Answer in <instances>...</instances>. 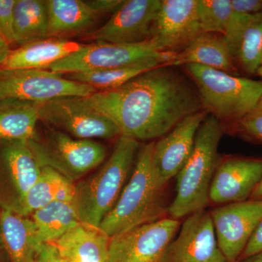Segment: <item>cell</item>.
Listing matches in <instances>:
<instances>
[{"label": "cell", "instance_id": "6da1fadb", "mask_svg": "<svg viewBox=\"0 0 262 262\" xmlns=\"http://www.w3.org/2000/svg\"><path fill=\"white\" fill-rule=\"evenodd\" d=\"M174 67H157L84 99L108 117L121 136L138 141L162 138L184 118L203 110L192 81Z\"/></svg>", "mask_w": 262, "mask_h": 262}, {"label": "cell", "instance_id": "7a4b0ae2", "mask_svg": "<svg viewBox=\"0 0 262 262\" xmlns=\"http://www.w3.org/2000/svg\"><path fill=\"white\" fill-rule=\"evenodd\" d=\"M223 133L222 122L212 115L202 122L190 157L177 175V194L167 208L170 218L179 220L204 210L220 164L218 148Z\"/></svg>", "mask_w": 262, "mask_h": 262}, {"label": "cell", "instance_id": "3957f363", "mask_svg": "<svg viewBox=\"0 0 262 262\" xmlns=\"http://www.w3.org/2000/svg\"><path fill=\"white\" fill-rule=\"evenodd\" d=\"M139 142L119 136L108 159L89 178L75 184V203L81 223L99 228L132 173Z\"/></svg>", "mask_w": 262, "mask_h": 262}, {"label": "cell", "instance_id": "277c9868", "mask_svg": "<svg viewBox=\"0 0 262 262\" xmlns=\"http://www.w3.org/2000/svg\"><path fill=\"white\" fill-rule=\"evenodd\" d=\"M155 141L141 148L126 185L113 209L103 219L100 230L110 238L137 226L164 218L161 192L155 182L152 155Z\"/></svg>", "mask_w": 262, "mask_h": 262}, {"label": "cell", "instance_id": "5b68a950", "mask_svg": "<svg viewBox=\"0 0 262 262\" xmlns=\"http://www.w3.org/2000/svg\"><path fill=\"white\" fill-rule=\"evenodd\" d=\"M195 85L203 110L231 124L251 113L262 96V81L237 77L194 63L184 66Z\"/></svg>", "mask_w": 262, "mask_h": 262}, {"label": "cell", "instance_id": "8992f818", "mask_svg": "<svg viewBox=\"0 0 262 262\" xmlns=\"http://www.w3.org/2000/svg\"><path fill=\"white\" fill-rule=\"evenodd\" d=\"M176 54L158 51L149 41L136 44L97 42L84 44L80 50L46 70L63 75L127 67L152 70L161 66L171 65Z\"/></svg>", "mask_w": 262, "mask_h": 262}, {"label": "cell", "instance_id": "52a82bcc", "mask_svg": "<svg viewBox=\"0 0 262 262\" xmlns=\"http://www.w3.org/2000/svg\"><path fill=\"white\" fill-rule=\"evenodd\" d=\"M29 148L41 167H48L75 183L102 165L106 146L94 140L75 139L52 128L36 133L28 141Z\"/></svg>", "mask_w": 262, "mask_h": 262}, {"label": "cell", "instance_id": "ba28073f", "mask_svg": "<svg viewBox=\"0 0 262 262\" xmlns=\"http://www.w3.org/2000/svg\"><path fill=\"white\" fill-rule=\"evenodd\" d=\"M96 89L48 70L0 69V98H13L43 104L67 97H88Z\"/></svg>", "mask_w": 262, "mask_h": 262}, {"label": "cell", "instance_id": "9c48e42d", "mask_svg": "<svg viewBox=\"0 0 262 262\" xmlns=\"http://www.w3.org/2000/svg\"><path fill=\"white\" fill-rule=\"evenodd\" d=\"M40 120L75 139H111L121 136L119 127L91 106L84 97H67L41 104Z\"/></svg>", "mask_w": 262, "mask_h": 262}, {"label": "cell", "instance_id": "30bf717a", "mask_svg": "<svg viewBox=\"0 0 262 262\" xmlns=\"http://www.w3.org/2000/svg\"><path fill=\"white\" fill-rule=\"evenodd\" d=\"M179 220L163 218L110 238V262H163L180 227Z\"/></svg>", "mask_w": 262, "mask_h": 262}, {"label": "cell", "instance_id": "8fae6325", "mask_svg": "<svg viewBox=\"0 0 262 262\" xmlns=\"http://www.w3.org/2000/svg\"><path fill=\"white\" fill-rule=\"evenodd\" d=\"M198 0H161L147 41L158 51L179 53L201 34Z\"/></svg>", "mask_w": 262, "mask_h": 262}, {"label": "cell", "instance_id": "7c38bea8", "mask_svg": "<svg viewBox=\"0 0 262 262\" xmlns=\"http://www.w3.org/2000/svg\"><path fill=\"white\" fill-rule=\"evenodd\" d=\"M210 214L222 253L227 261H237L262 220V201L229 203Z\"/></svg>", "mask_w": 262, "mask_h": 262}, {"label": "cell", "instance_id": "4fadbf2b", "mask_svg": "<svg viewBox=\"0 0 262 262\" xmlns=\"http://www.w3.org/2000/svg\"><path fill=\"white\" fill-rule=\"evenodd\" d=\"M161 0H126L102 27L86 39L115 44H136L149 39Z\"/></svg>", "mask_w": 262, "mask_h": 262}, {"label": "cell", "instance_id": "5bb4252c", "mask_svg": "<svg viewBox=\"0 0 262 262\" xmlns=\"http://www.w3.org/2000/svg\"><path fill=\"white\" fill-rule=\"evenodd\" d=\"M206 110L184 118L170 132L155 141L152 168L155 182L163 189L184 166L194 147L198 129L208 116Z\"/></svg>", "mask_w": 262, "mask_h": 262}, {"label": "cell", "instance_id": "9a60e30c", "mask_svg": "<svg viewBox=\"0 0 262 262\" xmlns=\"http://www.w3.org/2000/svg\"><path fill=\"white\" fill-rule=\"evenodd\" d=\"M163 262H228L219 246L210 213L202 210L188 215Z\"/></svg>", "mask_w": 262, "mask_h": 262}, {"label": "cell", "instance_id": "2e32d148", "mask_svg": "<svg viewBox=\"0 0 262 262\" xmlns=\"http://www.w3.org/2000/svg\"><path fill=\"white\" fill-rule=\"evenodd\" d=\"M42 171L28 141L0 142V206L18 201L37 182Z\"/></svg>", "mask_w": 262, "mask_h": 262}, {"label": "cell", "instance_id": "e0dca14e", "mask_svg": "<svg viewBox=\"0 0 262 262\" xmlns=\"http://www.w3.org/2000/svg\"><path fill=\"white\" fill-rule=\"evenodd\" d=\"M261 179L262 159L228 158L215 170L209 201L226 205L248 201Z\"/></svg>", "mask_w": 262, "mask_h": 262}, {"label": "cell", "instance_id": "ac0fdd59", "mask_svg": "<svg viewBox=\"0 0 262 262\" xmlns=\"http://www.w3.org/2000/svg\"><path fill=\"white\" fill-rule=\"evenodd\" d=\"M83 45L66 38L39 39L10 50L0 69L46 70L50 66L80 50Z\"/></svg>", "mask_w": 262, "mask_h": 262}, {"label": "cell", "instance_id": "d6986e66", "mask_svg": "<svg viewBox=\"0 0 262 262\" xmlns=\"http://www.w3.org/2000/svg\"><path fill=\"white\" fill-rule=\"evenodd\" d=\"M0 244L10 262H35L41 246L32 218L7 208L0 211Z\"/></svg>", "mask_w": 262, "mask_h": 262}, {"label": "cell", "instance_id": "ffe728a7", "mask_svg": "<svg viewBox=\"0 0 262 262\" xmlns=\"http://www.w3.org/2000/svg\"><path fill=\"white\" fill-rule=\"evenodd\" d=\"M189 63L205 66L230 75L237 74V63L223 35L201 33L182 51L177 53L170 67Z\"/></svg>", "mask_w": 262, "mask_h": 262}, {"label": "cell", "instance_id": "44dd1931", "mask_svg": "<svg viewBox=\"0 0 262 262\" xmlns=\"http://www.w3.org/2000/svg\"><path fill=\"white\" fill-rule=\"evenodd\" d=\"M75 184L48 167H42L37 182L18 201L7 208L23 216L56 201H75Z\"/></svg>", "mask_w": 262, "mask_h": 262}, {"label": "cell", "instance_id": "7402d4cb", "mask_svg": "<svg viewBox=\"0 0 262 262\" xmlns=\"http://www.w3.org/2000/svg\"><path fill=\"white\" fill-rule=\"evenodd\" d=\"M110 241L99 229L81 224L54 244L67 262H110Z\"/></svg>", "mask_w": 262, "mask_h": 262}, {"label": "cell", "instance_id": "603a6c76", "mask_svg": "<svg viewBox=\"0 0 262 262\" xmlns=\"http://www.w3.org/2000/svg\"><path fill=\"white\" fill-rule=\"evenodd\" d=\"M49 37L66 38L89 31L101 15L82 0H46Z\"/></svg>", "mask_w": 262, "mask_h": 262}, {"label": "cell", "instance_id": "cb8c5ba5", "mask_svg": "<svg viewBox=\"0 0 262 262\" xmlns=\"http://www.w3.org/2000/svg\"><path fill=\"white\" fill-rule=\"evenodd\" d=\"M40 106L18 98H0V142L32 139L40 120Z\"/></svg>", "mask_w": 262, "mask_h": 262}, {"label": "cell", "instance_id": "d4e9b609", "mask_svg": "<svg viewBox=\"0 0 262 262\" xmlns=\"http://www.w3.org/2000/svg\"><path fill=\"white\" fill-rule=\"evenodd\" d=\"M32 220L40 245L56 243L81 225L75 201H56L34 211Z\"/></svg>", "mask_w": 262, "mask_h": 262}, {"label": "cell", "instance_id": "484cf974", "mask_svg": "<svg viewBox=\"0 0 262 262\" xmlns=\"http://www.w3.org/2000/svg\"><path fill=\"white\" fill-rule=\"evenodd\" d=\"M49 18L46 0H16L13 32L18 46L49 37Z\"/></svg>", "mask_w": 262, "mask_h": 262}, {"label": "cell", "instance_id": "4316f807", "mask_svg": "<svg viewBox=\"0 0 262 262\" xmlns=\"http://www.w3.org/2000/svg\"><path fill=\"white\" fill-rule=\"evenodd\" d=\"M262 55V12L250 15L233 56L236 63L248 74H255L261 66Z\"/></svg>", "mask_w": 262, "mask_h": 262}, {"label": "cell", "instance_id": "83f0119b", "mask_svg": "<svg viewBox=\"0 0 262 262\" xmlns=\"http://www.w3.org/2000/svg\"><path fill=\"white\" fill-rule=\"evenodd\" d=\"M149 70L144 67H127L67 74L66 77L69 80L88 84L97 91H104L117 89L136 76Z\"/></svg>", "mask_w": 262, "mask_h": 262}, {"label": "cell", "instance_id": "f1b7e54d", "mask_svg": "<svg viewBox=\"0 0 262 262\" xmlns=\"http://www.w3.org/2000/svg\"><path fill=\"white\" fill-rule=\"evenodd\" d=\"M202 32L225 36L233 17L231 0H198Z\"/></svg>", "mask_w": 262, "mask_h": 262}, {"label": "cell", "instance_id": "f546056e", "mask_svg": "<svg viewBox=\"0 0 262 262\" xmlns=\"http://www.w3.org/2000/svg\"><path fill=\"white\" fill-rule=\"evenodd\" d=\"M232 125L241 135L262 143V96L251 113Z\"/></svg>", "mask_w": 262, "mask_h": 262}, {"label": "cell", "instance_id": "4dcf8cb0", "mask_svg": "<svg viewBox=\"0 0 262 262\" xmlns=\"http://www.w3.org/2000/svg\"><path fill=\"white\" fill-rule=\"evenodd\" d=\"M16 0H0V37L11 45L15 43L13 11Z\"/></svg>", "mask_w": 262, "mask_h": 262}, {"label": "cell", "instance_id": "1f68e13d", "mask_svg": "<svg viewBox=\"0 0 262 262\" xmlns=\"http://www.w3.org/2000/svg\"><path fill=\"white\" fill-rule=\"evenodd\" d=\"M35 262H67L61 256L54 243L41 245Z\"/></svg>", "mask_w": 262, "mask_h": 262}, {"label": "cell", "instance_id": "d6a6232c", "mask_svg": "<svg viewBox=\"0 0 262 262\" xmlns=\"http://www.w3.org/2000/svg\"><path fill=\"white\" fill-rule=\"evenodd\" d=\"M262 252V220L258 223L257 227L251 235L246 248H245L242 256L244 259L255 256Z\"/></svg>", "mask_w": 262, "mask_h": 262}, {"label": "cell", "instance_id": "836d02e7", "mask_svg": "<svg viewBox=\"0 0 262 262\" xmlns=\"http://www.w3.org/2000/svg\"><path fill=\"white\" fill-rule=\"evenodd\" d=\"M232 8L243 14H255L262 12V0H231Z\"/></svg>", "mask_w": 262, "mask_h": 262}, {"label": "cell", "instance_id": "e575fe53", "mask_svg": "<svg viewBox=\"0 0 262 262\" xmlns=\"http://www.w3.org/2000/svg\"><path fill=\"white\" fill-rule=\"evenodd\" d=\"M91 8H94L95 10L100 15L108 14V13H113L123 3V0H91L87 1Z\"/></svg>", "mask_w": 262, "mask_h": 262}, {"label": "cell", "instance_id": "d590c367", "mask_svg": "<svg viewBox=\"0 0 262 262\" xmlns=\"http://www.w3.org/2000/svg\"><path fill=\"white\" fill-rule=\"evenodd\" d=\"M10 51V45L0 37V67L6 60Z\"/></svg>", "mask_w": 262, "mask_h": 262}, {"label": "cell", "instance_id": "8d00e7d4", "mask_svg": "<svg viewBox=\"0 0 262 262\" xmlns=\"http://www.w3.org/2000/svg\"><path fill=\"white\" fill-rule=\"evenodd\" d=\"M250 199L262 201V179L261 182L258 183L256 187L255 188L252 194H251V196H250Z\"/></svg>", "mask_w": 262, "mask_h": 262}, {"label": "cell", "instance_id": "74e56055", "mask_svg": "<svg viewBox=\"0 0 262 262\" xmlns=\"http://www.w3.org/2000/svg\"><path fill=\"white\" fill-rule=\"evenodd\" d=\"M244 262H262V252L251 256V257L246 258Z\"/></svg>", "mask_w": 262, "mask_h": 262}, {"label": "cell", "instance_id": "f35d334b", "mask_svg": "<svg viewBox=\"0 0 262 262\" xmlns=\"http://www.w3.org/2000/svg\"><path fill=\"white\" fill-rule=\"evenodd\" d=\"M256 73L258 74V75L260 76V77L262 78V65L260 66L259 67H258L257 72H256Z\"/></svg>", "mask_w": 262, "mask_h": 262}, {"label": "cell", "instance_id": "ab89813d", "mask_svg": "<svg viewBox=\"0 0 262 262\" xmlns=\"http://www.w3.org/2000/svg\"><path fill=\"white\" fill-rule=\"evenodd\" d=\"M262 65V55H261V66Z\"/></svg>", "mask_w": 262, "mask_h": 262}, {"label": "cell", "instance_id": "60d3db41", "mask_svg": "<svg viewBox=\"0 0 262 262\" xmlns=\"http://www.w3.org/2000/svg\"><path fill=\"white\" fill-rule=\"evenodd\" d=\"M231 262H239V261H231Z\"/></svg>", "mask_w": 262, "mask_h": 262}]
</instances>
